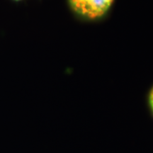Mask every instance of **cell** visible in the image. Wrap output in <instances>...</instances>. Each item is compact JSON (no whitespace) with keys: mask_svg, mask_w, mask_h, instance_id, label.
I'll use <instances>...</instances> for the list:
<instances>
[{"mask_svg":"<svg viewBox=\"0 0 153 153\" xmlns=\"http://www.w3.org/2000/svg\"><path fill=\"white\" fill-rule=\"evenodd\" d=\"M70 7L76 14L94 20L104 16L114 0H68Z\"/></svg>","mask_w":153,"mask_h":153,"instance_id":"cell-1","label":"cell"},{"mask_svg":"<svg viewBox=\"0 0 153 153\" xmlns=\"http://www.w3.org/2000/svg\"><path fill=\"white\" fill-rule=\"evenodd\" d=\"M15 1H20V0H15Z\"/></svg>","mask_w":153,"mask_h":153,"instance_id":"cell-2","label":"cell"}]
</instances>
